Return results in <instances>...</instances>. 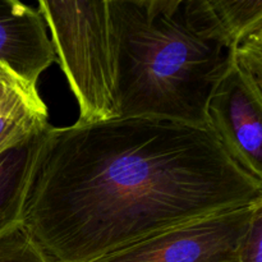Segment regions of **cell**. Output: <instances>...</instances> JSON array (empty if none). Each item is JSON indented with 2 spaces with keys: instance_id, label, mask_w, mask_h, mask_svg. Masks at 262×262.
Returning a JSON list of instances; mask_svg holds the SVG:
<instances>
[{
  "instance_id": "cell-1",
  "label": "cell",
  "mask_w": 262,
  "mask_h": 262,
  "mask_svg": "<svg viewBox=\"0 0 262 262\" xmlns=\"http://www.w3.org/2000/svg\"><path fill=\"white\" fill-rule=\"evenodd\" d=\"M262 200L209 128L127 118L51 127L23 227L54 262H96Z\"/></svg>"
},
{
  "instance_id": "cell-2",
  "label": "cell",
  "mask_w": 262,
  "mask_h": 262,
  "mask_svg": "<svg viewBox=\"0 0 262 262\" xmlns=\"http://www.w3.org/2000/svg\"><path fill=\"white\" fill-rule=\"evenodd\" d=\"M119 119L207 128L206 107L230 54L194 35L182 0H112Z\"/></svg>"
},
{
  "instance_id": "cell-3",
  "label": "cell",
  "mask_w": 262,
  "mask_h": 262,
  "mask_svg": "<svg viewBox=\"0 0 262 262\" xmlns=\"http://www.w3.org/2000/svg\"><path fill=\"white\" fill-rule=\"evenodd\" d=\"M51 45L79 106L77 124L119 119L112 0L38 2Z\"/></svg>"
},
{
  "instance_id": "cell-4",
  "label": "cell",
  "mask_w": 262,
  "mask_h": 262,
  "mask_svg": "<svg viewBox=\"0 0 262 262\" xmlns=\"http://www.w3.org/2000/svg\"><path fill=\"white\" fill-rule=\"evenodd\" d=\"M262 200L200 217L96 262H238V248Z\"/></svg>"
},
{
  "instance_id": "cell-5",
  "label": "cell",
  "mask_w": 262,
  "mask_h": 262,
  "mask_svg": "<svg viewBox=\"0 0 262 262\" xmlns=\"http://www.w3.org/2000/svg\"><path fill=\"white\" fill-rule=\"evenodd\" d=\"M206 120L229 158L262 183V79L241 71L232 55L207 102Z\"/></svg>"
},
{
  "instance_id": "cell-6",
  "label": "cell",
  "mask_w": 262,
  "mask_h": 262,
  "mask_svg": "<svg viewBox=\"0 0 262 262\" xmlns=\"http://www.w3.org/2000/svg\"><path fill=\"white\" fill-rule=\"evenodd\" d=\"M54 60L55 53L38 9L17 0H0V61L37 86L41 73Z\"/></svg>"
},
{
  "instance_id": "cell-7",
  "label": "cell",
  "mask_w": 262,
  "mask_h": 262,
  "mask_svg": "<svg viewBox=\"0 0 262 262\" xmlns=\"http://www.w3.org/2000/svg\"><path fill=\"white\" fill-rule=\"evenodd\" d=\"M182 17L194 35L230 53L262 28V0H182Z\"/></svg>"
},
{
  "instance_id": "cell-8",
  "label": "cell",
  "mask_w": 262,
  "mask_h": 262,
  "mask_svg": "<svg viewBox=\"0 0 262 262\" xmlns=\"http://www.w3.org/2000/svg\"><path fill=\"white\" fill-rule=\"evenodd\" d=\"M50 128L0 152V238L23 223L28 192Z\"/></svg>"
},
{
  "instance_id": "cell-9",
  "label": "cell",
  "mask_w": 262,
  "mask_h": 262,
  "mask_svg": "<svg viewBox=\"0 0 262 262\" xmlns=\"http://www.w3.org/2000/svg\"><path fill=\"white\" fill-rule=\"evenodd\" d=\"M49 125L48 107L37 86L0 61V152Z\"/></svg>"
},
{
  "instance_id": "cell-10",
  "label": "cell",
  "mask_w": 262,
  "mask_h": 262,
  "mask_svg": "<svg viewBox=\"0 0 262 262\" xmlns=\"http://www.w3.org/2000/svg\"><path fill=\"white\" fill-rule=\"evenodd\" d=\"M0 262H54L33 241L23 224L0 238Z\"/></svg>"
},
{
  "instance_id": "cell-11",
  "label": "cell",
  "mask_w": 262,
  "mask_h": 262,
  "mask_svg": "<svg viewBox=\"0 0 262 262\" xmlns=\"http://www.w3.org/2000/svg\"><path fill=\"white\" fill-rule=\"evenodd\" d=\"M238 262H262V209L256 212L238 248Z\"/></svg>"
}]
</instances>
